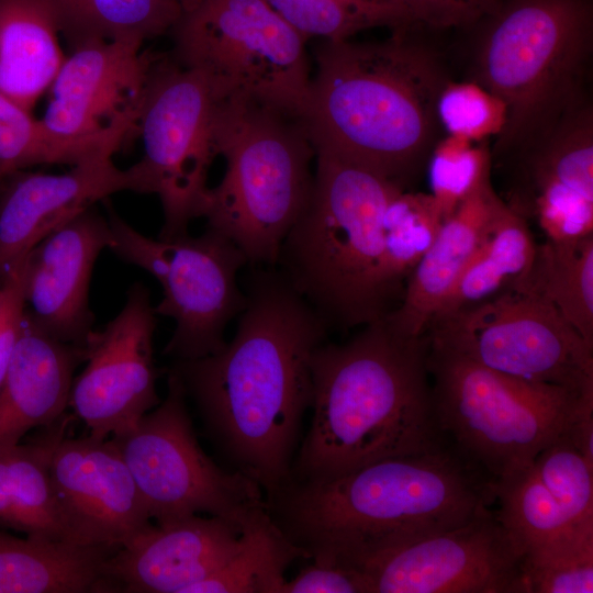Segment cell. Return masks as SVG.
<instances>
[{"label": "cell", "instance_id": "30", "mask_svg": "<svg viewBox=\"0 0 593 593\" xmlns=\"http://www.w3.org/2000/svg\"><path fill=\"white\" fill-rule=\"evenodd\" d=\"M519 281L550 301L593 345V234L537 244L532 266Z\"/></svg>", "mask_w": 593, "mask_h": 593}, {"label": "cell", "instance_id": "31", "mask_svg": "<svg viewBox=\"0 0 593 593\" xmlns=\"http://www.w3.org/2000/svg\"><path fill=\"white\" fill-rule=\"evenodd\" d=\"M303 552L270 515L247 529L237 551L188 593H281L287 568Z\"/></svg>", "mask_w": 593, "mask_h": 593}, {"label": "cell", "instance_id": "24", "mask_svg": "<svg viewBox=\"0 0 593 593\" xmlns=\"http://www.w3.org/2000/svg\"><path fill=\"white\" fill-rule=\"evenodd\" d=\"M72 417L64 414L31 439L0 447V528L66 541L49 469Z\"/></svg>", "mask_w": 593, "mask_h": 593}, {"label": "cell", "instance_id": "8", "mask_svg": "<svg viewBox=\"0 0 593 593\" xmlns=\"http://www.w3.org/2000/svg\"><path fill=\"white\" fill-rule=\"evenodd\" d=\"M427 342L438 427L493 481L534 461L568 428L583 398L593 394L507 376Z\"/></svg>", "mask_w": 593, "mask_h": 593}, {"label": "cell", "instance_id": "11", "mask_svg": "<svg viewBox=\"0 0 593 593\" xmlns=\"http://www.w3.org/2000/svg\"><path fill=\"white\" fill-rule=\"evenodd\" d=\"M179 374L170 368L167 394L126 433L111 439L156 524L208 514L249 528L269 515L261 488L217 466L199 445Z\"/></svg>", "mask_w": 593, "mask_h": 593}, {"label": "cell", "instance_id": "14", "mask_svg": "<svg viewBox=\"0 0 593 593\" xmlns=\"http://www.w3.org/2000/svg\"><path fill=\"white\" fill-rule=\"evenodd\" d=\"M523 550L489 507L452 528L399 542L351 568L368 593H525Z\"/></svg>", "mask_w": 593, "mask_h": 593}, {"label": "cell", "instance_id": "44", "mask_svg": "<svg viewBox=\"0 0 593 593\" xmlns=\"http://www.w3.org/2000/svg\"><path fill=\"white\" fill-rule=\"evenodd\" d=\"M3 182H4V181L0 179V188L2 187Z\"/></svg>", "mask_w": 593, "mask_h": 593}, {"label": "cell", "instance_id": "1", "mask_svg": "<svg viewBox=\"0 0 593 593\" xmlns=\"http://www.w3.org/2000/svg\"><path fill=\"white\" fill-rule=\"evenodd\" d=\"M245 294L232 340L171 368L228 469L267 501L291 478L312 400L311 360L328 328L276 267L256 272Z\"/></svg>", "mask_w": 593, "mask_h": 593}, {"label": "cell", "instance_id": "35", "mask_svg": "<svg viewBox=\"0 0 593 593\" xmlns=\"http://www.w3.org/2000/svg\"><path fill=\"white\" fill-rule=\"evenodd\" d=\"M306 41L350 38L377 26L392 27L390 11L378 0H264Z\"/></svg>", "mask_w": 593, "mask_h": 593}, {"label": "cell", "instance_id": "34", "mask_svg": "<svg viewBox=\"0 0 593 593\" xmlns=\"http://www.w3.org/2000/svg\"><path fill=\"white\" fill-rule=\"evenodd\" d=\"M522 572L525 593H592L593 527L524 552Z\"/></svg>", "mask_w": 593, "mask_h": 593}, {"label": "cell", "instance_id": "43", "mask_svg": "<svg viewBox=\"0 0 593 593\" xmlns=\"http://www.w3.org/2000/svg\"><path fill=\"white\" fill-rule=\"evenodd\" d=\"M181 4L182 11L189 10L194 7L200 0H178Z\"/></svg>", "mask_w": 593, "mask_h": 593}, {"label": "cell", "instance_id": "18", "mask_svg": "<svg viewBox=\"0 0 593 593\" xmlns=\"http://www.w3.org/2000/svg\"><path fill=\"white\" fill-rule=\"evenodd\" d=\"M65 540L120 549L152 525L147 505L113 440L67 435L51 461Z\"/></svg>", "mask_w": 593, "mask_h": 593}, {"label": "cell", "instance_id": "16", "mask_svg": "<svg viewBox=\"0 0 593 593\" xmlns=\"http://www.w3.org/2000/svg\"><path fill=\"white\" fill-rule=\"evenodd\" d=\"M133 40H94L71 48L52 82L42 121L70 138L118 131L137 135L148 82L161 53Z\"/></svg>", "mask_w": 593, "mask_h": 593}, {"label": "cell", "instance_id": "4", "mask_svg": "<svg viewBox=\"0 0 593 593\" xmlns=\"http://www.w3.org/2000/svg\"><path fill=\"white\" fill-rule=\"evenodd\" d=\"M418 26L382 41H324L304 123L314 149L363 165L407 189L439 137L437 100L451 80Z\"/></svg>", "mask_w": 593, "mask_h": 593}, {"label": "cell", "instance_id": "38", "mask_svg": "<svg viewBox=\"0 0 593 593\" xmlns=\"http://www.w3.org/2000/svg\"><path fill=\"white\" fill-rule=\"evenodd\" d=\"M437 116L447 134L482 143L501 134L507 109L501 98L472 79L449 80L438 97Z\"/></svg>", "mask_w": 593, "mask_h": 593}, {"label": "cell", "instance_id": "39", "mask_svg": "<svg viewBox=\"0 0 593 593\" xmlns=\"http://www.w3.org/2000/svg\"><path fill=\"white\" fill-rule=\"evenodd\" d=\"M391 13V30L419 26L429 31H468L493 13L501 0H378Z\"/></svg>", "mask_w": 593, "mask_h": 593}, {"label": "cell", "instance_id": "23", "mask_svg": "<svg viewBox=\"0 0 593 593\" xmlns=\"http://www.w3.org/2000/svg\"><path fill=\"white\" fill-rule=\"evenodd\" d=\"M503 204L490 176L444 220L409 276L399 305L384 317L396 332L413 337L425 335Z\"/></svg>", "mask_w": 593, "mask_h": 593}, {"label": "cell", "instance_id": "10", "mask_svg": "<svg viewBox=\"0 0 593 593\" xmlns=\"http://www.w3.org/2000/svg\"><path fill=\"white\" fill-rule=\"evenodd\" d=\"M168 34L169 55L209 74L230 98L304 121L312 81L306 40L264 0H200Z\"/></svg>", "mask_w": 593, "mask_h": 593}, {"label": "cell", "instance_id": "5", "mask_svg": "<svg viewBox=\"0 0 593 593\" xmlns=\"http://www.w3.org/2000/svg\"><path fill=\"white\" fill-rule=\"evenodd\" d=\"M310 199L286 236L276 268L327 326L346 332L400 303L384 264L383 220L405 190L383 175L315 149Z\"/></svg>", "mask_w": 593, "mask_h": 593}, {"label": "cell", "instance_id": "29", "mask_svg": "<svg viewBox=\"0 0 593 593\" xmlns=\"http://www.w3.org/2000/svg\"><path fill=\"white\" fill-rule=\"evenodd\" d=\"M70 49L94 40L145 43L169 33L182 13L178 0H45Z\"/></svg>", "mask_w": 593, "mask_h": 593}, {"label": "cell", "instance_id": "15", "mask_svg": "<svg viewBox=\"0 0 593 593\" xmlns=\"http://www.w3.org/2000/svg\"><path fill=\"white\" fill-rule=\"evenodd\" d=\"M156 313L148 289L134 282L122 310L85 346L83 371L74 378L69 404L89 428L107 439L132 427L160 402L153 339Z\"/></svg>", "mask_w": 593, "mask_h": 593}, {"label": "cell", "instance_id": "42", "mask_svg": "<svg viewBox=\"0 0 593 593\" xmlns=\"http://www.w3.org/2000/svg\"><path fill=\"white\" fill-rule=\"evenodd\" d=\"M567 433L585 460L593 466V394L583 398Z\"/></svg>", "mask_w": 593, "mask_h": 593}, {"label": "cell", "instance_id": "19", "mask_svg": "<svg viewBox=\"0 0 593 593\" xmlns=\"http://www.w3.org/2000/svg\"><path fill=\"white\" fill-rule=\"evenodd\" d=\"M108 219L80 212L41 240L27 255L25 314L47 335L85 348L93 329L89 286L98 256L110 247Z\"/></svg>", "mask_w": 593, "mask_h": 593}, {"label": "cell", "instance_id": "2", "mask_svg": "<svg viewBox=\"0 0 593 593\" xmlns=\"http://www.w3.org/2000/svg\"><path fill=\"white\" fill-rule=\"evenodd\" d=\"M493 501L494 481L447 441L331 480H289L267 506L304 558L351 568L381 549L461 525Z\"/></svg>", "mask_w": 593, "mask_h": 593}, {"label": "cell", "instance_id": "7", "mask_svg": "<svg viewBox=\"0 0 593 593\" xmlns=\"http://www.w3.org/2000/svg\"><path fill=\"white\" fill-rule=\"evenodd\" d=\"M225 171L209 188L202 217L250 264L276 266L313 188L315 149L304 121L232 99L220 138Z\"/></svg>", "mask_w": 593, "mask_h": 593}, {"label": "cell", "instance_id": "37", "mask_svg": "<svg viewBox=\"0 0 593 593\" xmlns=\"http://www.w3.org/2000/svg\"><path fill=\"white\" fill-rule=\"evenodd\" d=\"M430 194L444 220L491 176V150L484 144L447 134L428 159Z\"/></svg>", "mask_w": 593, "mask_h": 593}, {"label": "cell", "instance_id": "3", "mask_svg": "<svg viewBox=\"0 0 593 593\" xmlns=\"http://www.w3.org/2000/svg\"><path fill=\"white\" fill-rule=\"evenodd\" d=\"M427 354L426 335H403L385 318L345 343L320 345L311 360V425L290 480H331L447 443L435 416Z\"/></svg>", "mask_w": 593, "mask_h": 593}, {"label": "cell", "instance_id": "22", "mask_svg": "<svg viewBox=\"0 0 593 593\" xmlns=\"http://www.w3.org/2000/svg\"><path fill=\"white\" fill-rule=\"evenodd\" d=\"M85 348L44 333L26 316L0 387V447L13 446L32 429L64 414Z\"/></svg>", "mask_w": 593, "mask_h": 593}, {"label": "cell", "instance_id": "27", "mask_svg": "<svg viewBox=\"0 0 593 593\" xmlns=\"http://www.w3.org/2000/svg\"><path fill=\"white\" fill-rule=\"evenodd\" d=\"M536 247L528 222L504 202L433 320L490 299L518 282L530 268Z\"/></svg>", "mask_w": 593, "mask_h": 593}, {"label": "cell", "instance_id": "40", "mask_svg": "<svg viewBox=\"0 0 593 593\" xmlns=\"http://www.w3.org/2000/svg\"><path fill=\"white\" fill-rule=\"evenodd\" d=\"M27 255L13 264L0 278V387L24 326V275Z\"/></svg>", "mask_w": 593, "mask_h": 593}, {"label": "cell", "instance_id": "25", "mask_svg": "<svg viewBox=\"0 0 593 593\" xmlns=\"http://www.w3.org/2000/svg\"><path fill=\"white\" fill-rule=\"evenodd\" d=\"M45 0H0V93L32 112L66 56Z\"/></svg>", "mask_w": 593, "mask_h": 593}, {"label": "cell", "instance_id": "20", "mask_svg": "<svg viewBox=\"0 0 593 593\" xmlns=\"http://www.w3.org/2000/svg\"><path fill=\"white\" fill-rule=\"evenodd\" d=\"M247 529L199 514L152 524L105 560L104 590L188 593L237 551Z\"/></svg>", "mask_w": 593, "mask_h": 593}, {"label": "cell", "instance_id": "6", "mask_svg": "<svg viewBox=\"0 0 593 593\" xmlns=\"http://www.w3.org/2000/svg\"><path fill=\"white\" fill-rule=\"evenodd\" d=\"M468 31L470 79L507 109L491 152L497 163L538 144L589 100L593 0H501Z\"/></svg>", "mask_w": 593, "mask_h": 593}, {"label": "cell", "instance_id": "17", "mask_svg": "<svg viewBox=\"0 0 593 593\" xmlns=\"http://www.w3.org/2000/svg\"><path fill=\"white\" fill-rule=\"evenodd\" d=\"M511 174L504 202L547 239L593 234V109L569 112L529 149L503 160Z\"/></svg>", "mask_w": 593, "mask_h": 593}, {"label": "cell", "instance_id": "28", "mask_svg": "<svg viewBox=\"0 0 593 593\" xmlns=\"http://www.w3.org/2000/svg\"><path fill=\"white\" fill-rule=\"evenodd\" d=\"M126 131L70 138L0 93V179L36 165H70L113 157L132 137Z\"/></svg>", "mask_w": 593, "mask_h": 593}, {"label": "cell", "instance_id": "41", "mask_svg": "<svg viewBox=\"0 0 593 593\" xmlns=\"http://www.w3.org/2000/svg\"><path fill=\"white\" fill-rule=\"evenodd\" d=\"M313 562L287 580L281 593H368L363 577L355 569Z\"/></svg>", "mask_w": 593, "mask_h": 593}, {"label": "cell", "instance_id": "36", "mask_svg": "<svg viewBox=\"0 0 593 593\" xmlns=\"http://www.w3.org/2000/svg\"><path fill=\"white\" fill-rule=\"evenodd\" d=\"M534 465L569 527H593V466L567 429L536 456Z\"/></svg>", "mask_w": 593, "mask_h": 593}, {"label": "cell", "instance_id": "33", "mask_svg": "<svg viewBox=\"0 0 593 593\" xmlns=\"http://www.w3.org/2000/svg\"><path fill=\"white\" fill-rule=\"evenodd\" d=\"M443 222L430 193L401 190L388 205L383 220L384 264L389 283L400 299L409 276Z\"/></svg>", "mask_w": 593, "mask_h": 593}, {"label": "cell", "instance_id": "26", "mask_svg": "<svg viewBox=\"0 0 593 593\" xmlns=\"http://www.w3.org/2000/svg\"><path fill=\"white\" fill-rule=\"evenodd\" d=\"M116 550L0 528V593H103L104 562Z\"/></svg>", "mask_w": 593, "mask_h": 593}, {"label": "cell", "instance_id": "13", "mask_svg": "<svg viewBox=\"0 0 593 593\" xmlns=\"http://www.w3.org/2000/svg\"><path fill=\"white\" fill-rule=\"evenodd\" d=\"M429 342L527 381L593 391V345L555 305L522 281L433 320Z\"/></svg>", "mask_w": 593, "mask_h": 593}, {"label": "cell", "instance_id": "9", "mask_svg": "<svg viewBox=\"0 0 593 593\" xmlns=\"http://www.w3.org/2000/svg\"><path fill=\"white\" fill-rule=\"evenodd\" d=\"M231 99L209 74L169 53L156 61L137 124L143 156L131 167L142 193L159 198L164 222L157 237L186 235L202 217Z\"/></svg>", "mask_w": 593, "mask_h": 593}, {"label": "cell", "instance_id": "12", "mask_svg": "<svg viewBox=\"0 0 593 593\" xmlns=\"http://www.w3.org/2000/svg\"><path fill=\"white\" fill-rule=\"evenodd\" d=\"M103 202L111 228L109 249L150 273L161 287L154 311L175 322L164 355L183 361L221 350L226 326L246 305L237 282L238 271L248 262L244 253L210 228L199 236H145L119 215L109 199Z\"/></svg>", "mask_w": 593, "mask_h": 593}, {"label": "cell", "instance_id": "21", "mask_svg": "<svg viewBox=\"0 0 593 593\" xmlns=\"http://www.w3.org/2000/svg\"><path fill=\"white\" fill-rule=\"evenodd\" d=\"M0 198V278L57 227L122 191L142 193L132 169L112 157L90 159L64 174L18 171Z\"/></svg>", "mask_w": 593, "mask_h": 593}, {"label": "cell", "instance_id": "32", "mask_svg": "<svg viewBox=\"0 0 593 593\" xmlns=\"http://www.w3.org/2000/svg\"><path fill=\"white\" fill-rule=\"evenodd\" d=\"M494 501L499 503L497 518L519 545L523 555L573 530L538 475L534 461L497 478Z\"/></svg>", "mask_w": 593, "mask_h": 593}]
</instances>
